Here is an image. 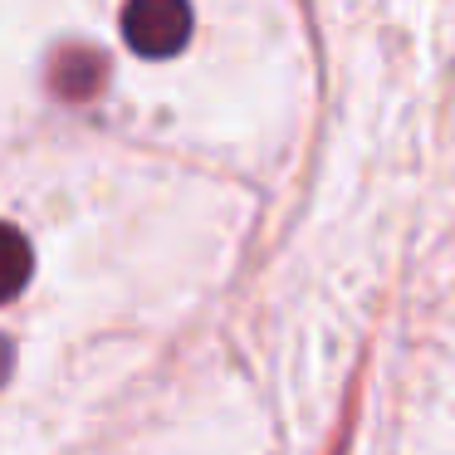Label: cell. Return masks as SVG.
I'll return each mask as SVG.
<instances>
[{
    "label": "cell",
    "instance_id": "2",
    "mask_svg": "<svg viewBox=\"0 0 455 455\" xmlns=\"http://www.w3.org/2000/svg\"><path fill=\"white\" fill-rule=\"evenodd\" d=\"M30 275H35L30 240H25L15 226H5V220H0V304H11V299L30 284Z\"/></svg>",
    "mask_w": 455,
    "mask_h": 455
},
{
    "label": "cell",
    "instance_id": "1",
    "mask_svg": "<svg viewBox=\"0 0 455 455\" xmlns=\"http://www.w3.org/2000/svg\"><path fill=\"white\" fill-rule=\"evenodd\" d=\"M123 40L142 60H172L191 40V5L187 0H128Z\"/></svg>",
    "mask_w": 455,
    "mask_h": 455
},
{
    "label": "cell",
    "instance_id": "3",
    "mask_svg": "<svg viewBox=\"0 0 455 455\" xmlns=\"http://www.w3.org/2000/svg\"><path fill=\"white\" fill-rule=\"evenodd\" d=\"M103 84V60L93 50H64L54 60V89L64 99H93Z\"/></svg>",
    "mask_w": 455,
    "mask_h": 455
},
{
    "label": "cell",
    "instance_id": "4",
    "mask_svg": "<svg viewBox=\"0 0 455 455\" xmlns=\"http://www.w3.org/2000/svg\"><path fill=\"white\" fill-rule=\"evenodd\" d=\"M11 367H15V347H11V338H0V387L11 382Z\"/></svg>",
    "mask_w": 455,
    "mask_h": 455
}]
</instances>
